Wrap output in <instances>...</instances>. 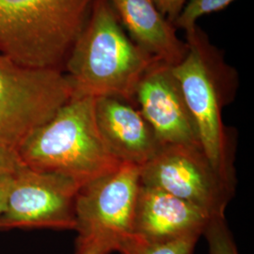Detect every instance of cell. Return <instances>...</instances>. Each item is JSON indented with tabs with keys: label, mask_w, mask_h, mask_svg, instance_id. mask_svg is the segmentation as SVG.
Wrapping results in <instances>:
<instances>
[{
	"label": "cell",
	"mask_w": 254,
	"mask_h": 254,
	"mask_svg": "<svg viewBox=\"0 0 254 254\" xmlns=\"http://www.w3.org/2000/svg\"><path fill=\"white\" fill-rule=\"evenodd\" d=\"M188 52L173 73L197 129L200 148L219 176L236 190L235 141L222 112L236 99L238 73L198 25L186 31Z\"/></svg>",
	"instance_id": "1"
},
{
	"label": "cell",
	"mask_w": 254,
	"mask_h": 254,
	"mask_svg": "<svg viewBox=\"0 0 254 254\" xmlns=\"http://www.w3.org/2000/svg\"><path fill=\"white\" fill-rule=\"evenodd\" d=\"M156 59L136 46L108 0H95L64 73L75 97H116L134 104L136 86Z\"/></svg>",
	"instance_id": "2"
},
{
	"label": "cell",
	"mask_w": 254,
	"mask_h": 254,
	"mask_svg": "<svg viewBox=\"0 0 254 254\" xmlns=\"http://www.w3.org/2000/svg\"><path fill=\"white\" fill-rule=\"evenodd\" d=\"M22 163L80 186L116 170L121 162L103 139L95 120V98H72L17 148Z\"/></svg>",
	"instance_id": "3"
},
{
	"label": "cell",
	"mask_w": 254,
	"mask_h": 254,
	"mask_svg": "<svg viewBox=\"0 0 254 254\" xmlns=\"http://www.w3.org/2000/svg\"><path fill=\"white\" fill-rule=\"evenodd\" d=\"M95 0H0V53L64 72Z\"/></svg>",
	"instance_id": "4"
},
{
	"label": "cell",
	"mask_w": 254,
	"mask_h": 254,
	"mask_svg": "<svg viewBox=\"0 0 254 254\" xmlns=\"http://www.w3.org/2000/svg\"><path fill=\"white\" fill-rule=\"evenodd\" d=\"M140 167L122 163L80 187L74 203L75 252H119L133 237Z\"/></svg>",
	"instance_id": "5"
},
{
	"label": "cell",
	"mask_w": 254,
	"mask_h": 254,
	"mask_svg": "<svg viewBox=\"0 0 254 254\" xmlns=\"http://www.w3.org/2000/svg\"><path fill=\"white\" fill-rule=\"evenodd\" d=\"M72 96L63 71L30 67L0 53V138L18 148Z\"/></svg>",
	"instance_id": "6"
},
{
	"label": "cell",
	"mask_w": 254,
	"mask_h": 254,
	"mask_svg": "<svg viewBox=\"0 0 254 254\" xmlns=\"http://www.w3.org/2000/svg\"><path fill=\"white\" fill-rule=\"evenodd\" d=\"M140 184L187 200L211 217L225 216L236 192L215 171L201 149L189 146H161L140 168Z\"/></svg>",
	"instance_id": "7"
},
{
	"label": "cell",
	"mask_w": 254,
	"mask_h": 254,
	"mask_svg": "<svg viewBox=\"0 0 254 254\" xmlns=\"http://www.w3.org/2000/svg\"><path fill=\"white\" fill-rule=\"evenodd\" d=\"M80 187L62 175L22 166L11 177L0 216V230L74 231V203Z\"/></svg>",
	"instance_id": "8"
},
{
	"label": "cell",
	"mask_w": 254,
	"mask_h": 254,
	"mask_svg": "<svg viewBox=\"0 0 254 254\" xmlns=\"http://www.w3.org/2000/svg\"><path fill=\"white\" fill-rule=\"evenodd\" d=\"M172 67L155 60L136 86L134 104L161 146L201 149L194 121Z\"/></svg>",
	"instance_id": "9"
},
{
	"label": "cell",
	"mask_w": 254,
	"mask_h": 254,
	"mask_svg": "<svg viewBox=\"0 0 254 254\" xmlns=\"http://www.w3.org/2000/svg\"><path fill=\"white\" fill-rule=\"evenodd\" d=\"M211 218L206 211L187 200L140 184L133 236L147 242L201 236Z\"/></svg>",
	"instance_id": "10"
},
{
	"label": "cell",
	"mask_w": 254,
	"mask_h": 254,
	"mask_svg": "<svg viewBox=\"0 0 254 254\" xmlns=\"http://www.w3.org/2000/svg\"><path fill=\"white\" fill-rule=\"evenodd\" d=\"M95 120L103 139L121 163L141 168L161 147L140 111L127 101L95 98Z\"/></svg>",
	"instance_id": "11"
},
{
	"label": "cell",
	"mask_w": 254,
	"mask_h": 254,
	"mask_svg": "<svg viewBox=\"0 0 254 254\" xmlns=\"http://www.w3.org/2000/svg\"><path fill=\"white\" fill-rule=\"evenodd\" d=\"M134 44L171 66L180 64L188 52L177 28L157 9L153 0H108Z\"/></svg>",
	"instance_id": "12"
},
{
	"label": "cell",
	"mask_w": 254,
	"mask_h": 254,
	"mask_svg": "<svg viewBox=\"0 0 254 254\" xmlns=\"http://www.w3.org/2000/svg\"><path fill=\"white\" fill-rule=\"evenodd\" d=\"M200 236H184L164 242H147L131 237L121 247V254H192Z\"/></svg>",
	"instance_id": "13"
},
{
	"label": "cell",
	"mask_w": 254,
	"mask_h": 254,
	"mask_svg": "<svg viewBox=\"0 0 254 254\" xmlns=\"http://www.w3.org/2000/svg\"><path fill=\"white\" fill-rule=\"evenodd\" d=\"M209 254H239L225 216H213L204 229Z\"/></svg>",
	"instance_id": "14"
},
{
	"label": "cell",
	"mask_w": 254,
	"mask_h": 254,
	"mask_svg": "<svg viewBox=\"0 0 254 254\" xmlns=\"http://www.w3.org/2000/svg\"><path fill=\"white\" fill-rule=\"evenodd\" d=\"M234 1L236 0H189L173 25L187 31L197 25L198 19L226 9Z\"/></svg>",
	"instance_id": "15"
},
{
	"label": "cell",
	"mask_w": 254,
	"mask_h": 254,
	"mask_svg": "<svg viewBox=\"0 0 254 254\" xmlns=\"http://www.w3.org/2000/svg\"><path fill=\"white\" fill-rule=\"evenodd\" d=\"M22 166L17 147L0 138V176L13 175Z\"/></svg>",
	"instance_id": "16"
},
{
	"label": "cell",
	"mask_w": 254,
	"mask_h": 254,
	"mask_svg": "<svg viewBox=\"0 0 254 254\" xmlns=\"http://www.w3.org/2000/svg\"><path fill=\"white\" fill-rule=\"evenodd\" d=\"M189 0H153L155 7L168 21L174 23Z\"/></svg>",
	"instance_id": "17"
},
{
	"label": "cell",
	"mask_w": 254,
	"mask_h": 254,
	"mask_svg": "<svg viewBox=\"0 0 254 254\" xmlns=\"http://www.w3.org/2000/svg\"><path fill=\"white\" fill-rule=\"evenodd\" d=\"M12 175H5L0 176V216L4 208L5 200L7 198V194L9 191L10 182H11Z\"/></svg>",
	"instance_id": "18"
},
{
	"label": "cell",
	"mask_w": 254,
	"mask_h": 254,
	"mask_svg": "<svg viewBox=\"0 0 254 254\" xmlns=\"http://www.w3.org/2000/svg\"><path fill=\"white\" fill-rule=\"evenodd\" d=\"M74 254H101L94 251V250H85V251H81V252H75Z\"/></svg>",
	"instance_id": "19"
}]
</instances>
